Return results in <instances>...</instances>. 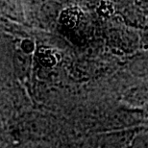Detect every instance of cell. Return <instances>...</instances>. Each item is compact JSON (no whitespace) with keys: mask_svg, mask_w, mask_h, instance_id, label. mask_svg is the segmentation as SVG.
Listing matches in <instances>:
<instances>
[{"mask_svg":"<svg viewBox=\"0 0 148 148\" xmlns=\"http://www.w3.org/2000/svg\"><path fill=\"white\" fill-rule=\"evenodd\" d=\"M38 57L40 64L46 67H52L57 64V57L51 49L41 47L38 52Z\"/></svg>","mask_w":148,"mask_h":148,"instance_id":"obj_2","label":"cell"},{"mask_svg":"<svg viewBox=\"0 0 148 148\" xmlns=\"http://www.w3.org/2000/svg\"><path fill=\"white\" fill-rule=\"evenodd\" d=\"M82 16V11L78 7H70L61 13L60 21L64 26L73 28L78 24Z\"/></svg>","mask_w":148,"mask_h":148,"instance_id":"obj_1","label":"cell"},{"mask_svg":"<svg viewBox=\"0 0 148 148\" xmlns=\"http://www.w3.org/2000/svg\"><path fill=\"white\" fill-rule=\"evenodd\" d=\"M97 13H98L101 16L109 17L114 14V7L112 4L110 2H102L97 8Z\"/></svg>","mask_w":148,"mask_h":148,"instance_id":"obj_3","label":"cell"},{"mask_svg":"<svg viewBox=\"0 0 148 148\" xmlns=\"http://www.w3.org/2000/svg\"><path fill=\"white\" fill-rule=\"evenodd\" d=\"M35 44L32 40H25L22 42V49L24 50V52L26 53H31L34 50Z\"/></svg>","mask_w":148,"mask_h":148,"instance_id":"obj_4","label":"cell"}]
</instances>
